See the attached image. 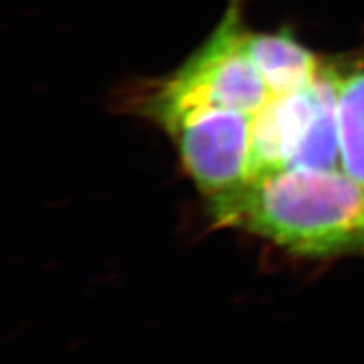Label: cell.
I'll use <instances>...</instances> for the list:
<instances>
[{"mask_svg": "<svg viewBox=\"0 0 364 364\" xmlns=\"http://www.w3.org/2000/svg\"><path fill=\"white\" fill-rule=\"evenodd\" d=\"M334 95L336 65L326 63L306 88L272 97L252 122V177L289 167L314 118Z\"/></svg>", "mask_w": 364, "mask_h": 364, "instance_id": "277c9868", "label": "cell"}, {"mask_svg": "<svg viewBox=\"0 0 364 364\" xmlns=\"http://www.w3.org/2000/svg\"><path fill=\"white\" fill-rule=\"evenodd\" d=\"M245 48L272 97L292 93L314 83L326 61L306 48L289 29L245 33Z\"/></svg>", "mask_w": 364, "mask_h": 364, "instance_id": "5b68a950", "label": "cell"}, {"mask_svg": "<svg viewBox=\"0 0 364 364\" xmlns=\"http://www.w3.org/2000/svg\"><path fill=\"white\" fill-rule=\"evenodd\" d=\"M252 122L247 113L199 108L164 125L208 201L226 198L252 179Z\"/></svg>", "mask_w": 364, "mask_h": 364, "instance_id": "3957f363", "label": "cell"}, {"mask_svg": "<svg viewBox=\"0 0 364 364\" xmlns=\"http://www.w3.org/2000/svg\"><path fill=\"white\" fill-rule=\"evenodd\" d=\"M238 4H231L211 38L150 95L145 108L162 127L199 108L255 117L270 102V90L245 48L247 29Z\"/></svg>", "mask_w": 364, "mask_h": 364, "instance_id": "7a4b0ae2", "label": "cell"}, {"mask_svg": "<svg viewBox=\"0 0 364 364\" xmlns=\"http://www.w3.org/2000/svg\"><path fill=\"white\" fill-rule=\"evenodd\" d=\"M209 211L221 225L299 255H364V186L343 169L285 167L255 176L209 201Z\"/></svg>", "mask_w": 364, "mask_h": 364, "instance_id": "6da1fadb", "label": "cell"}, {"mask_svg": "<svg viewBox=\"0 0 364 364\" xmlns=\"http://www.w3.org/2000/svg\"><path fill=\"white\" fill-rule=\"evenodd\" d=\"M341 169L364 186V54L336 65Z\"/></svg>", "mask_w": 364, "mask_h": 364, "instance_id": "8992f818", "label": "cell"}]
</instances>
